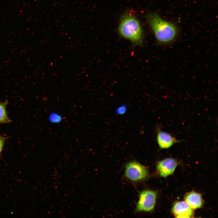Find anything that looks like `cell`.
Returning <instances> with one entry per match:
<instances>
[{
	"instance_id": "cell-1",
	"label": "cell",
	"mask_w": 218,
	"mask_h": 218,
	"mask_svg": "<svg viewBox=\"0 0 218 218\" xmlns=\"http://www.w3.org/2000/svg\"><path fill=\"white\" fill-rule=\"evenodd\" d=\"M147 20L157 42L163 45L173 42L179 33V29L174 23L163 19L156 12L147 15Z\"/></svg>"
},
{
	"instance_id": "cell-2",
	"label": "cell",
	"mask_w": 218,
	"mask_h": 218,
	"mask_svg": "<svg viewBox=\"0 0 218 218\" xmlns=\"http://www.w3.org/2000/svg\"><path fill=\"white\" fill-rule=\"evenodd\" d=\"M118 30L122 36L129 40L133 44L139 45L142 44V29L139 21L131 12H127L123 15Z\"/></svg>"
},
{
	"instance_id": "cell-3",
	"label": "cell",
	"mask_w": 218,
	"mask_h": 218,
	"mask_svg": "<svg viewBox=\"0 0 218 218\" xmlns=\"http://www.w3.org/2000/svg\"><path fill=\"white\" fill-rule=\"evenodd\" d=\"M125 176L132 181L137 182L146 179L148 176V171L146 167L136 161H133L126 165Z\"/></svg>"
},
{
	"instance_id": "cell-4",
	"label": "cell",
	"mask_w": 218,
	"mask_h": 218,
	"mask_svg": "<svg viewBox=\"0 0 218 218\" xmlns=\"http://www.w3.org/2000/svg\"><path fill=\"white\" fill-rule=\"evenodd\" d=\"M156 192L149 190L141 191L139 196L136 212H150L154 209L156 199Z\"/></svg>"
},
{
	"instance_id": "cell-5",
	"label": "cell",
	"mask_w": 218,
	"mask_h": 218,
	"mask_svg": "<svg viewBox=\"0 0 218 218\" xmlns=\"http://www.w3.org/2000/svg\"><path fill=\"white\" fill-rule=\"evenodd\" d=\"M157 141L161 149H168L181 141L178 140L168 132L162 131L160 126L156 127Z\"/></svg>"
},
{
	"instance_id": "cell-6",
	"label": "cell",
	"mask_w": 218,
	"mask_h": 218,
	"mask_svg": "<svg viewBox=\"0 0 218 218\" xmlns=\"http://www.w3.org/2000/svg\"><path fill=\"white\" fill-rule=\"evenodd\" d=\"M177 165V162L174 159L167 158L160 161L157 164V170L161 177H166L172 174Z\"/></svg>"
},
{
	"instance_id": "cell-7",
	"label": "cell",
	"mask_w": 218,
	"mask_h": 218,
	"mask_svg": "<svg viewBox=\"0 0 218 218\" xmlns=\"http://www.w3.org/2000/svg\"><path fill=\"white\" fill-rule=\"evenodd\" d=\"M172 212L176 217H190L193 213V209L185 201H178L173 205Z\"/></svg>"
},
{
	"instance_id": "cell-8",
	"label": "cell",
	"mask_w": 218,
	"mask_h": 218,
	"mask_svg": "<svg viewBox=\"0 0 218 218\" xmlns=\"http://www.w3.org/2000/svg\"><path fill=\"white\" fill-rule=\"evenodd\" d=\"M185 201L193 209L200 208L203 204L201 195L195 192H190L187 194L185 197Z\"/></svg>"
},
{
	"instance_id": "cell-9",
	"label": "cell",
	"mask_w": 218,
	"mask_h": 218,
	"mask_svg": "<svg viewBox=\"0 0 218 218\" xmlns=\"http://www.w3.org/2000/svg\"><path fill=\"white\" fill-rule=\"evenodd\" d=\"M8 103L7 100L4 102H0V124H8L12 122V121L8 116L6 110Z\"/></svg>"
},
{
	"instance_id": "cell-10",
	"label": "cell",
	"mask_w": 218,
	"mask_h": 218,
	"mask_svg": "<svg viewBox=\"0 0 218 218\" xmlns=\"http://www.w3.org/2000/svg\"><path fill=\"white\" fill-rule=\"evenodd\" d=\"M48 119V122L51 124H59L63 120L62 116L56 111H52L49 114Z\"/></svg>"
},
{
	"instance_id": "cell-11",
	"label": "cell",
	"mask_w": 218,
	"mask_h": 218,
	"mask_svg": "<svg viewBox=\"0 0 218 218\" xmlns=\"http://www.w3.org/2000/svg\"><path fill=\"white\" fill-rule=\"evenodd\" d=\"M127 108L125 105H121L118 107L116 109V114L118 115H122L126 113Z\"/></svg>"
},
{
	"instance_id": "cell-12",
	"label": "cell",
	"mask_w": 218,
	"mask_h": 218,
	"mask_svg": "<svg viewBox=\"0 0 218 218\" xmlns=\"http://www.w3.org/2000/svg\"><path fill=\"white\" fill-rule=\"evenodd\" d=\"M6 138L0 135V155L2 151Z\"/></svg>"
}]
</instances>
